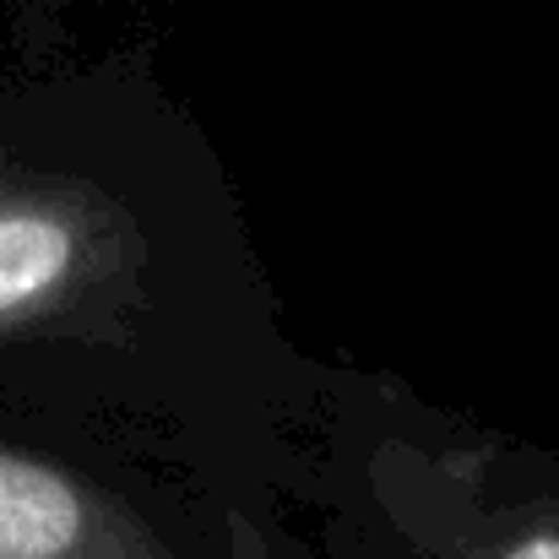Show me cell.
Here are the masks:
<instances>
[{
    "mask_svg": "<svg viewBox=\"0 0 559 559\" xmlns=\"http://www.w3.org/2000/svg\"><path fill=\"white\" fill-rule=\"evenodd\" d=\"M0 195H5V190H0Z\"/></svg>",
    "mask_w": 559,
    "mask_h": 559,
    "instance_id": "277c9868",
    "label": "cell"
},
{
    "mask_svg": "<svg viewBox=\"0 0 559 559\" xmlns=\"http://www.w3.org/2000/svg\"><path fill=\"white\" fill-rule=\"evenodd\" d=\"M0 559H169V549L115 495L0 445Z\"/></svg>",
    "mask_w": 559,
    "mask_h": 559,
    "instance_id": "7a4b0ae2",
    "label": "cell"
},
{
    "mask_svg": "<svg viewBox=\"0 0 559 559\" xmlns=\"http://www.w3.org/2000/svg\"><path fill=\"white\" fill-rule=\"evenodd\" d=\"M484 559H559V495L533 500L522 516H511L495 538Z\"/></svg>",
    "mask_w": 559,
    "mask_h": 559,
    "instance_id": "3957f363",
    "label": "cell"
},
{
    "mask_svg": "<svg viewBox=\"0 0 559 559\" xmlns=\"http://www.w3.org/2000/svg\"><path fill=\"white\" fill-rule=\"evenodd\" d=\"M147 245L93 186H11L0 195V337L93 326L136 294Z\"/></svg>",
    "mask_w": 559,
    "mask_h": 559,
    "instance_id": "6da1fadb",
    "label": "cell"
}]
</instances>
